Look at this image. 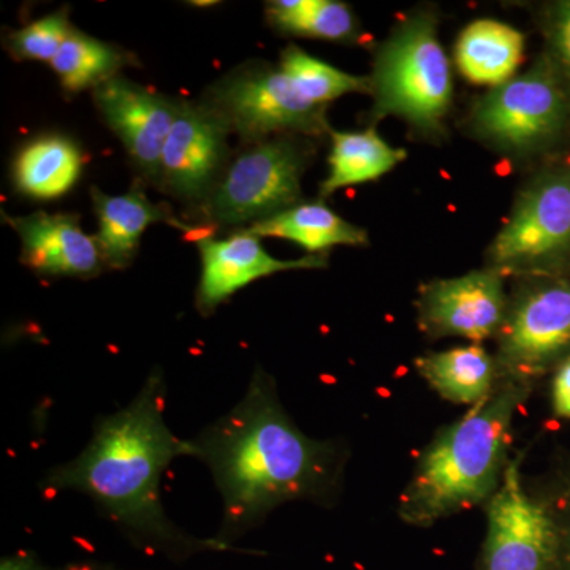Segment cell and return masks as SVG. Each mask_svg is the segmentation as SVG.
<instances>
[{
  "mask_svg": "<svg viewBox=\"0 0 570 570\" xmlns=\"http://www.w3.org/2000/svg\"><path fill=\"white\" fill-rule=\"evenodd\" d=\"M190 442L223 497L225 535L247 530L284 502L325 497L340 471L337 450L292 422L264 371L227 415Z\"/></svg>",
  "mask_w": 570,
  "mask_h": 570,
  "instance_id": "6da1fadb",
  "label": "cell"
},
{
  "mask_svg": "<svg viewBox=\"0 0 570 570\" xmlns=\"http://www.w3.org/2000/svg\"><path fill=\"white\" fill-rule=\"evenodd\" d=\"M164 404V379L153 374L129 406L97 425L77 459L52 469L43 487L80 491L135 538L159 550H232L219 539L190 538L165 513L160 480L171 461L193 456V442L171 433Z\"/></svg>",
  "mask_w": 570,
  "mask_h": 570,
  "instance_id": "7a4b0ae2",
  "label": "cell"
},
{
  "mask_svg": "<svg viewBox=\"0 0 570 570\" xmlns=\"http://www.w3.org/2000/svg\"><path fill=\"white\" fill-rule=\"evenodd\" d=\"M528 392L527 382L499 376L485 400L442 430L401 494V519L430 527L491 499L508 468L513 417Z\"/></svg>",
  "mask_w": 570,
  "mask_h": 570,
  "instance_id": "3957f363",
  "label": "cell"
},
{
  "mask_svg": "<svg viewBox=\"0 0 570 570\" xmlns=\"http://www.w3.org/2000/svg\"><path fill=\"white\" fill-rule=\"evenodd\" d=\"M209 105L246 145L281 132L321 134L326 129V104L303 67L298 51L287 48L276 67L232 70L209 88Z\"/></svg>",
  "mask_w": 570,
  "mask_h": 570,
  "instance_id": "277c9868",
  "label": "cell"
},
{
  "mask_svg": "<svg viewBox=\"0 0 570 570\" xmlns=\"http://www.w3.org/2000/svg\"><path fill=\"white\" fill-rule=\"evenodd\" d=\"M452 73L436 21L428 14L400 26L379 51L371 91L374 116H400L422 130H438L452 102Z\"/></svg>",
  "mask_w": 570,
  "mask_h": 570,
  "instance_id": "5b68a950",
  "label": "cell"
},
{
  "mask_svg": "<svg viewBox=\"0 0 570 570\" xmlns=\"http://www.w3.org/2000/svg\"><path fill=\"white\" fill-rule=\"evenodd\" d=\"M306 153L295 141L276 138L247 145L230 160L200 206L209 224H255L298 205Z\"/></svg>",
  "mask_w": 570,
  "mask_h": 570,
  "instance_id": "8992f818",
  "label": "cell"
},
{
  "mask_svg": "<svg viewBox=\"0 0 570 570\" xmlns=\"http://www.w3.org/2000/svg\"><path fill=\"white\" fill-rule=\"evenodd\" d=\"M569 119L568 96L549 62L512 78L487 94L475 108L480 134L504 148L528 151L562 132Z\"/></svg>",
  "mask_w": 570,
  "mask_h": 570,
  "instance_id": "52a82bcc",
  "label": "cell"
},
{
  "mask_svg": "<svg viewBox=\"0 0 570 570\" xmlns=\"http://www.w3.org/2000/svg\"><path fill=\"white\" fill-rule=\"evenodd\" d=\"M570 253V168L540 176L521 195L491 246L501 269L534 272Z\"/></svg>",
  "mask_w": 570,
  "mask_h": 570,
  "instance_id": "ba28073f",
  "label": "cell"
},
{
  "mask_svg": "<svg viewBox=\"0 0 570 570\" xmlns=\"http://www.w3.org/2000/svg\"><path fill=\"white\" fill-rule=\"evenodd\" d=\"M569 351V283L534 285L509 306L499 332V376L528 384Z\"/></svg>",
  "mask_w": 570,
  "mask_h": 570,
  "instance_id": "9c48e42d",
  "label": "cell"
},
{
  "mask_svg": "<svg viewBox=\"0 0 570 570\" xmlns=\"http://www.w3.org/2000/svg\"><path fill=\"white\" fill-rule=\"evenodd\" d=\"M557 530L549 508L531 498L520 460H510L489 504V532L482 570H551Z\"/></svg>",
  "mask_w": 570,
  "mask_h": 570,
  "instance_id": "30bf717a",
  "label": "cell"
},
{
  "mask_svg": "<svg viewBox=\"0 0 570 570\" xmlns=\"http://www.w3.org/2000/svg\"><path fill=\"white\" fill-rule=\"evenodd\" d=\"M230 134L209 105L183 102L164 146L157 186L200 208L230 164Z\"/></svg>",
  "mask_w": 570,
  "mask_h": 570,
  "instance_id": "8fae6325",
  "label": "cell"
},
{
  "mask_svg": "<svg viewBox=\"0 0 570 570\" xmlns=\"http://www.w3.org/2000/svg\"><path fill=\"white\" fill-rule=\"evenodd\" d=\"M92 99L130 159L146 179L156 183L164 146L183 102L154 92L124 75L92 89Z\"/></svg>",
  "mask_w": 570,
  "mask_h": 570,
  "instance_id": "7c38bea8",
  "label": "cell"
},
{
  "mask_svg": "<svg viewBox=\"0 0 570 570\" xmlns=\"http://www.w3.org/2000/svg\"><path fill=\"white\" fill-rule=\"evenodd\" d=\"M420 324L434 336L487 340L499 335L509 313L498 272H474L426 285L419 299Z\"/></svg>",
  "mask_w": 570,
  "mask_h": 570,
  "instance_id": "4fadbf2b",
  "label": "cell"
},
{
  "mask_svg": "<svg viewBox=\"0 0 570 570\" xmlns=\"http://www.w3.org/2000/svg\"><path fill=\"white\" fill-rule=\"evenodd\" d=\"M197 246L202 255V276L195 305L202 314H212L236 292L262 277L325 266V258L321 255H309L299 261L272 257L262 246L261 238L243 230L227 239L202 236Z\"/></svg>",
  "mask_w": 570,
  "mask_h": 570,
  "instance_id": "5bb4252c",
  "label": "cell"
},
{
  "mask_svg": "<svg viewBox=\"0 0 570 570\" xmlns=\"http://www.w3.org/2000/svg\"><path fill=\"white\" fill-rule=\"evenodd\" d=\"M21 242V262L41 276H70L88 279L104 269L96 236L80 227V217L69 213H33L6 216Z\"/></svg>",
  "mask_w": 570,
  "mask_h": 570,
  "instance_id": "9a60e30c",
  "label": "cell"
},
{
  "mask_svg": "<svg viewBox=\"0 0 570 570\" xmlns=\"http://www.w3.org/2000/svg\"><path fill=\"white\" fill-rule=\"evenodd\" d=\"M94 212L99 219L96 235L97 246L105 266L112 269L127 268L132 264L141 235L153 224L167 223L193 232L189 225L179 223L164 205L153 204L142 193L140 184L122 195H108L92 187Z\"/></svg>",
  "mask_w": 570,
  "mask_h": 570,
  "instance_id": "2e32d148",
  "label": "cell"
},
{
  "mask_svg": "<svg viewBox=\"0 0 570 570\" xmlns=\"http://www.w3.org/2000/svg\"><path fill=\"white\" fill-rule=\"evenodd\" d=\"M82 163L80 146L69 137L41 135L26 142L14 157V186L37 200H55L80 179Z\"/></svg>",
  "mask_w": 570,
  "mask_h": 570,
  "instance_id": "e0dca14e",
  "label": "cell"
},
{
  "mask_svg": "<svg viewBox=\"0 0 570 570\" xmlns=\"http://www.w3.org/2000/svg\"><path fill=\"white\" fill-rule=\"evenodd\" d=\"M415 367L444 400L471 407L485 400L499 381L498 363L478 344L420 356Z\"/></svg>",
  "mask_w": 570,
  "mask_h": 570,
  "instance_id": "ac0fdd59",
  "label": "cell"
},
{
  "mask_svg": "<svg viewBox=\"0 0 570 570\" xmlns=\"http://www.w3.org/2000/svg\"><path fill=\"white\" fill-rule=\"evenodd\" d=\"M243 232L257 238L272 236L291 239L313 255L324 253L330 247L362 246L367 242L365 230L347 223L321 202L292 206L275 216L250 224Z\"/></svg>",
  "mask_w": 570,
  "mask_h": 570,
  "instance_id": "d6986e66",
  "label": "cell"
},
{
  "mask_svg": "<svg viewBox=\"0 0 570 570\" xmlns=\"http://www.w3.org/2000/svg\"><path fill=\"white\" fill-rule=\"evenodd\" d=\"M523 50V33L504 22L480 20L461 33L456 62L469 81L501 86L520 66Z\"/></svg>",
  "mask_w": 570,
  "mask_h": 570,
  "instance_id": "ffe728a7",
  "label": "cell"
},
{
  "mask_svg": "<svg viewBox=\"0 0 570 570\" xmlns=\"http://www.w3.org/2000/svg\"><path fill=\"white\" fill-rule=\"evenodd\" d=\"M404 159L406 151L390 146L376 130L332 132L330 174L321 184V197L326 198L344 187L374 181Z\"/></svg>",
  "mask_w": 570,
  "mask_h": 570,
  "instance_id": "44dd1931",
  "label": "cell"
},
{
  "mask_svg": "<svg viewBox=\"0 0 570 570\" xmlns=\"http://www.w3.org/2000/svg\"><path fill=\"white\" fill-rule=\"evenodd\" d=\"M134 62L135 56L118 45L94 39L73 28L50 66L58 75L63 91L77 94L96 89L121 75L119 71Z\"/></svg>",
  "mask_w": 570,
  "mask_h": 570,
  "instance_id": "7402d4cb",
  "label": "cell"
},
{
  "mask_svg": "<svg viewBox=\"0 0 570 570\" xmlns=\"http://www.w3.org/2000/svg\"><path fill=\"white\" fill-rule=\"evenodd\" d=\"M273 28L294 36L325 40H351L356 33L354 13L336 0H277L266 3Z\"/></svg>",
  "mask_w": 570,
  "mask_h": 570,
  "instance_id": "603a6c76",
  "label": "cell"
},
{
  "mask_svg": "<svg viewBox=\"0 0 570 570\" xmlns=\"http://www.w3.org/2000/svg\"><path fill=\"white\" fill-rule=\"evenodd\" d=\"M71 31L70 10L63 7L26 28L6 33L3 45L18 61L51 62Z\"/></svg>",
  "mask_w": 570,
  "mask_h": 570,
  "instance_id": "cb8c5ba5",
  "label": "cell"
},
{
  "mask_svg": "<svg viewBox=\"0 0 570 570\" xmlns=\"http://www.w3.org/2000/svg\"><path fill=\"white\" fill-rule=\"evenodd\" d=\"M557 530L554 561L561 562V570H570V469L557 491L546 501Z\"/></svg>",
  "mask_w": 570,
  "mask_h": 570,
  "instance_id": "d4e9b609",
  "label": "cell"
},
{
  "mask_svg": "<svg viewBox=\"0 0 570 570\" xmlns=\"http://www.w3.org/2000/svg\"><path fill=\"white\" fill-rule=\"evenodd\" d=\"M554 58L570 88V2L558 3L551 18Z\"/></svg>",
  "mask_w": 570,
  "mask_h": 570,
  "instance_id": "484cf974",
  "label": "cell"
},
{
  "mask_svg": "<svg viewBox=\"0 0 570 570\" xmlns=\"http://www.w3.org/2000/svg\"><path fill=\"white\" fill-rule=\"evenodd\" d=\"M553 411L558 417L570 419V356L557 371L551 390Z\"/></svg>",
  "mask_w": 570,
  "mask_h": 570,
  "instance_id": "4316f807",
  "label": "cell"
},
{
  "mask_svg": "<svg viewBox=\"0 0 570 570\" xmlns=\"http://www.w3.org/2000/svg\"><path fill=\"white\" fill-rule=\"evenodd\" d=\"M0 570H107L99 568V566H69V568H45V566H40L39 562L32 560V558L26 557H11L3 558L2 564H0Z\"/></svg>",
  "mask_w": 570,
  "mask_h": 570,
  "instance_id": "83f0119b",
  "label": "cell"
},
{
  "mask_svg": "<svg viewBox=\"0 0 570 570\" xmlns=\"http://www.w3.org/2000/svg\"><path fill=\"white\" fill-rule=\"evenodd\" d=\"M214 3L217 2H194V6L200 7V6H214Z\"/></svg>",
  "mask_w": 570,
  "mask_h": 570,
  "instance_id": "f1b7e54d",
  "label": "cell"
}]
</instances>
